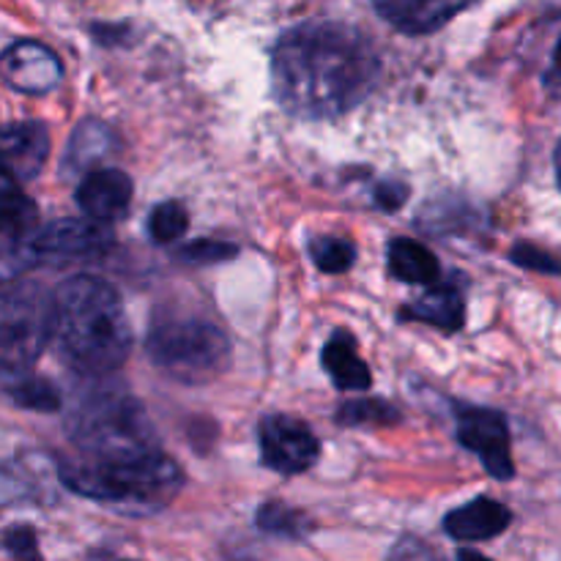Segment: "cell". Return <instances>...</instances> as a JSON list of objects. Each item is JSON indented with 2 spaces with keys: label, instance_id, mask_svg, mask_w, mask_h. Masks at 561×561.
<instances>
[{
  "label": "cell",
  "instance_id": "6da1fadb",
  "mask_svg": "<svg viewBox=\"0 0 561 561\" xmlns=\"http://www.w3.org/2000/svg\"><path fill=\"white\" fill-rule=\"evenodd\" d=\"M381 77V55L348 22L310 20L288 27L272 53L274 99L285 113L329 121L365 102Z\"/></svg>",
  "mask_w": 561,
  "mask_h": 561
},
{
  "label": "cell",
  "instance_id": "7a4b0ae2",
  "mask_svg": "<svg viewBox=\"0 0 561 561\" xmlns=\"http://www.w3.org/2000/svg\"><path fill=\"white\" fill-rule=\"evenodd\" d=\"M49 343L85 378H104L131 354V327L118 290L93 274L69 277L53 294Z\"/></svg>",
  "mask_w": 561,
  "mask_h": 561
},
{
  "label": "cell",
  "instance_id": "3957f363",
  "mask_svg": "<svg viewBox=\"0 0 561 561\" xmlns=\"http://www.w3.org/2000/svg\"><path fill=\"white\" fill-rule=\"evenodd\" d=\"M55 471L77 496L115 504L129 515L159 513L184 488V471L162 449L129 458H58Z\"/></svg>",
  "mask_w": 561,
  "mask_h": 561
},
{
  "label": "cell",
  "instance_id": "277c9868",
  "mask_svg": "<svg viewBox=\"0 0 561 561\" xmlns=\"http://www.w3.org/2000/svg\"><path fill=\"white\" fill-rule=\"evenodd\" d=\"M146 354L168 378L197 387L228 370L233 345L225 329L197 307L162 305L153 310Z\"/></svg>",
  "mask_w": 561,
  "mask_h": 561
},
{
  "label": "cell",
  "instance_id": "5b68a950",
  "mask_svg": "<svg viewBox=\"0 0 561 561\" xmlns=\"http://www.w3.org/2000/svg\"><path fill=\"white\" fill-rule=\"evenodd\" d=\"M66 433L80 458H129L159 449L146 409L121 383L85 389L71 403Z\"/></svg>",
  "mask_w": 561,
  "mask_h": 561
},
{
  "label": "cell",
  "instance_id": "8992f818",
  "mask_svg": "<svg viewBox=\"0 0 561 561\" xmlns=\"http://www.w3.org/2000/svg\"><path fill=\"white\" fill-rule=\"evenodd\" d=\"M115 247L110 225L91 219H58L44 228L27 230L25 236L0 247V283L20 279L36 266H66V263L99 261Z\"/></svg>",
  "mask_w": 561,
  "mask_h": 561
},
{
  "label": "cell",
  "instance_id": "52a82bcc",
  "mask_svg": "<svg viewBox=\"0 0 561 561\" xmlns=\"http://www.w3.org/2000/svg\"><path fill=\"white\" fill-rule=\"evenodd\" d=\"M53 294L31 279L0 283V365H27L49 345Z\"/></svg>",
  "mask_w": 561,
  "mask_h": 561
},
{
  "label": "cell",
  "instance_id": "ba28073f",
  "mask_svg": "<svg viewBox=\"0 0 561 561\" xmlns=\"http://www.w3.org/2000/svg\"><path fill=\"white\" fill-rule=\"evenodd\" d=\"M261 463L283 477L310 471L321 458V444L307 422L290 414H268L257 425Z\"/></svg>",
  "mask_w": 561,
  "mask_h": 561
},
{
  "label": "cell",
  "instance_id": "9c48e42d",
  "mask_svg": "<svg viewBox=\"0 0 561 561\" xmlns=\"http://www.w3.org/2000/svg\"><path fill=\"white\" fill-rule=\"evenodd\" d=\"M458 442L482 460L488 474L499 482L515 477L513 444L510 427L502 411L480 409V405H460L458 409Z\"/></svg>",
  "mask_w": 561,
  "mask_h": 561
},
{
  "label": "cell",
  "instance_id": "30bf717a",
  "mask_svg": "<svg viewBox=\"0 0 561 561\" xmlns=\"http://www.w3.org/2000/svg\"><path fill=\"white\" fill-rule=\"evenodd\" d=\"M0 80L20 93L42 96L64 82V66L58 55L42 42L22 38L0 53Z\"/></svg>",
  "mask_w": 561,
  "mask_h": 561
},
{
  "label": "cell",
  "instance_id": "8fae6325",
  "mask_svg": "<svg viewBox=\"0 0 561 561\" xmlns=\"http://www.w3.org/2000/svg\"><path fill=\"white\" fill-rule=\"evenodd\" d=\"M131 195H135V184L124 170L104 168L93 170L80 181L75 192V201L85 219L99 225H110L115 219L126 217L131 206Z\"/></svg>",
  "mask_w": 561,
  "mask_h": 561
},
{
  "label": "cell",
  "instance_id": "7c38bea8",
  "mask_svg": "<svg viewBox=\"0 0 561 561\" xmlns=\"http://www.w3.org/2000/svg\"><path fill=\"white\" fill-rule=\"evenodd\" d=\"M49 157V131L42 121H20L0 129V168L20 184L36 179Z\"/></svg>",
  "mask_w": 561,
  "mask_h": 561
},
{
  "label": "cell",
  "instance_id": "4fadbf2b",
  "mask_svg": "<svg viewBox=\"0 0 561 561\" xmlns=\"http://www.w3.org/2000/svg\"><path fill=\"white\" fill-rule=\"evenodd\" d=\"M403 36H427L447 25L453 16L469 9V3H442V0H381L373 5Z\"/></svg>",
  "mask_w": 561,
  "mask_h": 561
},
{
  "label": "cell",
  "instance_id": "5bb4252c",
  "mask_svg": "<svg viewBox=\"0 0 561 561\" xmlns=\"http://www.w3.org/2000/svg\"><path fill=\"white\" fill-rule=\"evenodd\" d=\"M513 524V513L491 496H477L444 518V531L460 542H482L504 535Z\"/></svg>",
  "mask_w": 561,
  "mask_h": 561
},
{
  "label": "cell",
  "instance_id": "9a60e30c",
  "mask_svg": "<svg viewBox=\"0 0 561 561\" xmlns=\"http://www.w3.org/2000/svg\"><path fill=\"white\" fill-rule=\"evenodd\" d=\"M0 394L16 409L55 414L60 411V392L49 378L33 373L27 365H0Z\"/></svg>",
  "mask_w": 561,
  "mask_h": 561
},
{
  "label": "cell",
  "instance_id": "2e32d148",
  "mask_svg": "<svg viewBox=\"0 0 561 561\" xmlns=\"http://www.w3.org/2000/svg\"><path fill=\"white\" fill-rule=\"evenodd\" d=\"M403 321H416L427 323V327H436L442 332H460L466 321V299L463 290L458 285H433L427 294H422L420 299L405 305L400 310Z\"/></svg>",
  "mask_w": 561,
  "mask_h": 561
},
{
  "label": "cell",
  "instance_id": "e0dca14e",
  "mask_svg": "<svg viewBox=\"0 0 561 561\" xmlns=\"http://www.w3.org/2000/svg\"><path fill=\"white\" fill-rule=\"evenodd\" d=\"M321 362L340 392H367L373 387L370 367L359 356L356 340L348 332H343V329L334 332L329 343L323 345Z\"/></svg>",
  "mask_w": 561,
  "mask_h": 561
},
{
  "label": "cell",
  "instance_id": "ac0fdd59",
  "mask_svg": "<svg viewBox=\"0 0 561 561\" xmlns=\"http://www.w3.org/2000/svg\"><path fill=\"white\" fill-rule=\"evenodd\" d=\"M389 272L394 279L409 285H436L442 277L438 257L425 244L411 239H394L387 250Z\"/></svg>",
  "mask_w": 561,
  "mask_h": 561
},
{
  "label": "cell",
  "instance_id": "d6986e66",
  "mask_svg": "<svg viewBox=\"0 0 561 561\" xmlns=\"http://www.w3.org/2000/svg\"><path fill=\"white\" fill-rule=\"evenodd\" d=\"M115 148V135L107 124L96 118H85L71 135L69 148H66V168L80 173V170L91 168L99 159L110 157Z\"/></svg>",
  "mask_w": 561,
  "mask_h": 561
},
{
  "label": "cell",
  "instance_id": "ffe728a7",
  "mask_svg": "<svg viewBox=\"0 0 561 561\" xmlns=\"http://www.w3.org/2000/svg\"><path fill=\"white\" fill-rule=\"evenodd\" d=\"M257 529L266 531V535L285 537V540H305L312 529H316V520L310 518L301 510L288 507L285 502H266L255 515Z\"/></svg>",
  "mask_w": 561,
  "mask_h": 561
},
{
  "label": "cell",
  "instance_id": "44dd1931",
  "mask_svg": "<svg viewBox=\"0 0 561 561\" xmlns=\"http://www.w3.org/2000/svg\"><path fill=\"white\" fill-rule=\"evenodd\" d=\"M337 422L345 427H362V425H394L400 422V411L392 403L378 398H359L348 400L337 409Z\"/></svg>",
  "mask_w": 561,
  "mask_h": 561
},
{
  "label": "cell",
  "instance_id": "7402d4cb",
  "mask_svg": "<svg viewBox=\"0 0 561 561\" xmlns=\"http://www.w3.org/2000/svg\"><path fill=\"white\" fill-rule=\"evenodd\" d=\"M310 255L323 274H343L356 263V247L337 236H318L310 241Z\"/></svg>",
  "mask_w": 561,
  "mask_h": 561
},
{
  "label": "cell",
  "instance_id": "603a6c76",
  "mask_svg": "<svg viewBox=\"0 0 561 561\" xmlns=\"http://www.w3.org/2000/svg\"><path fill=\"white\" fill-rule=\"evenodd\" d=\"M186 228H190V214L179 201L159 203L148 219V233L157 244H173L186 233Z\"/></svg>",
  "mask_w": 561,
  "mask_h": 561
},
{
  "label": "cell",
  "instance_id": "cb8c5ba5",
  "mask_svg": "<svg viewBox=\"0 0 561 561\" xmlns=\"http://www.w3.org/2000/svg\"><path fill=\"white\" fill-rule=\"evenodd\" d=\"M38 208L36 203L27 201L25 195H16L11 201L0 203V236H25L27 230L36 228Z\"/></svg>",
  "mask_w": 561,
  "mask_h": 561
},
{
  "label": "cell",
  "instance_id": "d4e9b609",
  "mask_svg": "<svg viewBox=\"0 0 561 561\" xmlns=\"http://www.w3.org/2000/svg\"><path fill=\"white\" fill-rule=\"evenodd\" d=\"M239 255L233 244L228 241H211V239H201L192 241V244L181 247L179 250V261L192 263V266H206V263H225L230 257Z\"/></svg>",
  "mask_w": 561,
  "mask_h": 561
},
{
  "label": "cell",
  "instance_id": "484cf974",
  "mask_svg": "<svg viewBox=\"0 0 561 561\" xmlns=\"http://www.w3.org/2000/svg\"><path fill=\"white\" fill-rule=\"evenodd\" d=\"M33 499V485L14 466H0V507H11Z\"/></svg>",
  "mask_w": 561,
  "mask_h": 561
},
{
  "label": "cell",
  "instance_id": "4316f807",
  "mask_svg": "<svg viewBox=\"0 0 561 561\" xmlns=\"http://www.w3.org/2000/svg\"><path fill=\"white\" fill-rule=\"evenodd\" d=\"M3 548L14 561H42L36 531L27 529V526H14V529L5 531Z\"/></svg>",
  "mask_w": 561,
  "mask_h": 561
},
{
  "label": "cell",
  "instance_id": "83f0119b",
  "mask_svg": "<svg viewBox=\"0 0 561 561\" xmlns=\"http://www.w3.org/2000/svg\"><path fill=\"white\" fill-rule=\"evenodd\" d=\"M510 261L520 268H531V272H542V274H559V263L551 252L540 250L535 244H515L510 250Z\"/></svg>",
  "mask_w": 561,
  "mask_h": 561
},
{
  "label": "cell",
  "instance_id": "f1b7e54d",
  "mask_svg": "<svg viewBox=\"0 0 561 561\" xmlns=\"http://www.w3.org/2000/svg\"><path fill=\"white\" fill-rule=\"evenodd\" d=\"M389 561H442V559H438V553L433 551L427 542H422L420 537L405 535V537H400L398 546L392 548Z\"/></svg>",
  "mask_w": 561,
  "mask_h": 561
},
{
  "label": "cell",
  "instance_id": "f546056e",
  "mask_svg": "<svg viewBox=\"0 0 561 561\" xmlns=\"http://www.w3.org/2000/svg\"><path fill=\"white\" fill-rule=\"evenodd\" d=\"M409 201V186L403 181H383L376 186V206L383 211H398Z\"/></svg>",
  "mask_w": 561,
  "mask_h": 561
},
{
  "label": "cell",
  "instance_id": "4dcf8cb0",
  "mask_svg": "<svg viewBox=\"0 0 561 561\" xmlns=\"http://www.w3.org/2000/svg\"><path fill=\"white\" fill-rule=\"evenodd\" d=\"M16 195H20V184H16V181L11 179L3 168H0V203L11 201V197H16Z\"/></svg>",
  "mask_w": 561,
  "mask_h": 561
},
{
  "label": "cell",
  "instance_id": "1f68e13d",
  "mask_svg": "<svg viewBox=\"0 0 561 561\" xmlns=\"http://www.w3.org/2000/svg\"><path fill=\"white\" fill-rule=\"evenodd\" d=\"M126 561H131V559H126Z\"/></svg>",
  "mask_w": 561,
  "mask_h": 561
}]
</instances>
